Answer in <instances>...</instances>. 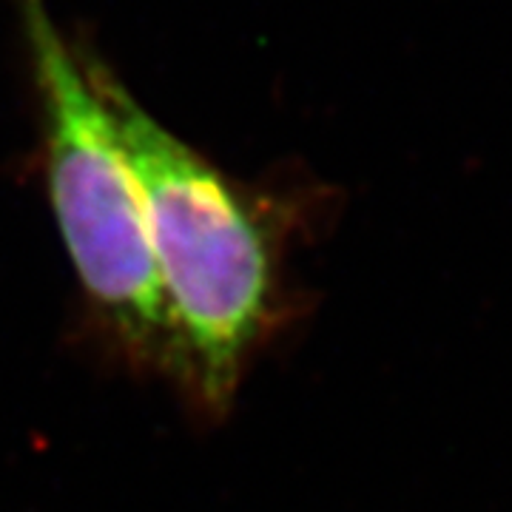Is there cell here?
Instances as JSON below:
<instances>
[{
	"mask_svg": "<svg viewBox=\"0 0 512 512\" xmlns=\"http://www.w3.org/2000/svg\"><path fill=\"white\" fill-rule=\"evenodd\" d=\"M89 66L146 211L171 330V373L202 407L222 413L274 319V231L222 171L154 120L106 69Z\"/></svg>",
	"mask_w": 512,
	"mask_h": 512,
	"instance_id": "cell-1",
	"label": "cell"
},
{
	"mask_svg": "<svg viewBox=\"0 0 512 512\" xmlns=\"http://www.w3.org/2000/svg\"><path fill=\"white\" fill-rule=\"evenodd\" d=\"M23 23L43 109L49 197L77 279L120 348L171 373V330L146 211L109 106L46 0H23Z\"/></svg>",
	"mask_w": 512,
	"mask_h": 512,
	"instance_id": "cell-2",
	"label": "cell"
}]
</instances>
